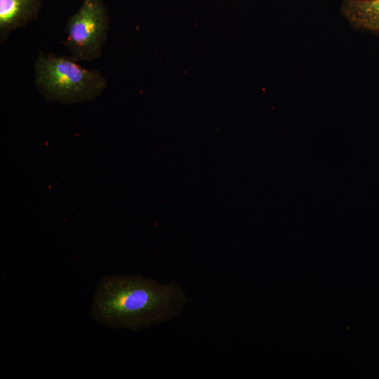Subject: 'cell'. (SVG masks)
<instances>
[{
	"instance_id": "1",
	"label": "cell",
	"mask_w": 379,
	"mask_h": 379,
	"mask_svg": "<svg viewBox=\"0 0 379 379\" xmlns=\"http://www.w3.org/2000/svg\"><path fill=\"white\" fill-rule=\"evenodd\" d=\"M187 302L175 283L161 285L141 276H110L98 283L91 315L112 328L140 331L178 315Z\"/></svg>"
},
{
	"instance_id": "2",
	"label": "cell",
	"mask_w": 379,
	"mask_h": 379,
	"mask_svg": "<svg viewBox=\"0 0 379 379\" xmlns=\"http://www.w3.org/2000/svg\"><path fill=\"white\" fill-rule=\"evenodd\" d=\"M71 56L39 52L34 64V84L48 101L72 104L100 96L107 80L95 69L81 67Z\"/></svg>"
},
{
	"instance_id": "3",
	"label": "cell",
	"mask_w": 379,
	"mask_h": 379,
	"mask_svg": "<svg viewBox=\"0 0 379 379\" xmlns=\"http://www.w3.org/2000/svg\"><path fill=\"white\" fill-rule=\"evenodd\" d=\"M109 29V16L102 0H84L67 20L65 39L61 43L76 61H90L102 56Z\"/></svg>"
},
{
	"instance_id": "4",
	"label": "cell",
	"mask_w": 379,
	"mask_h": 379,
	"mask_svg": "<svg viewBox=\"0 0 379 379\" xmlns=\"http://www.w3.org/2000/svg\"><path fill=\"white\" fill-rule=\"evenodd\" d=\"M42 0H0V42L4 43L10 32L36 20Z\"/></svg>"
},
{
	"instance_id": "5",
	"label": "cell",
	"mask_w": 379,
	"mask_h": 379,
	"mask_svg": "<svg viewBox=\"0 0 379 379\" xmlns=\"http://www.w3.org/2000/svg\"><path fill=\"white\" fill-rule=\"evenodd\" d=\"M340 13L355 30L379 34V0H342Z\"/></svg>"
}]
</instances>
